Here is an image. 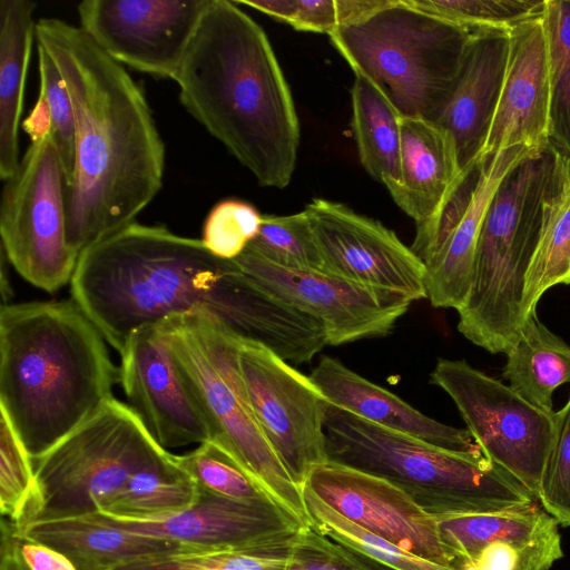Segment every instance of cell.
<instances>
[{
    "label": "cell",
    "mask_w": 570,
    "mask_h": 570,
    "mask_svg": "<svg viewBox=\"0 0 570 570\" xmlns=\"http://www.w3.org/2000/svg\"><path fill=\"white\" fill-rule=\"evenodd\" d=\"M176 461L200 490L239 502L277 504L224 448L212 440L176 455Z\"/></svg>",
    "instance_id": "obj_34"
},
{
    "label": "cell",
    "mask_w": 570,
    "mask_h": 570,
    "mask_svg": "<svg viewBox=\"0 0 570 570\" xmlns=\"http://www.w3.org/2000/svg\"><path fill=\"white\" fill-rule=\"evenodd\" d=\"M561 557V538L556 528L527 542L491 543L458 570H548Z\"/></svg>",
    "instance_id": "obj_40"
},
{
    "label": "cell",
    "mask_w": 570,
    "mask_h": 570,
    "mask_svg": "<svg viewBox=\"0 0 570 570\" xmlns=\"http://www.w3.org/2000/svg\"><path fill=\"white\" fill-rule=\"evenodd\" d=\"M402 188L394 203L421 226L433 220L463 171L452 136L435 121L400 116Z\"/></svg>",
    "instance_id": "obj_23"
},
{
    "label": "cell",
    "mask_w": 570,
    "mask_h": 570,
    "mask_svg": "<svg viewBox=\"0 0 570 570\" xmlns=\"http://www.w3.org/2000/svg\"><path fill=\"white\" fill-rule=\"evenodd\" d=\"M185 109L263 187L285 188L299 147L292 91L263 28L212 0L174 79Z\"/></svg>",
    "instance_id": "obj_3"
},
{
    "label": "cell",
    "mask_w": 570,
    "mask_h": 570,
    "mask_svg": "<svg viewBox=\"0 0 570 570\" xmlns=\"http://www.w3.org/2000/svg\"><path fill=\"white\" fill-rule=\"evenodd\" d=\"M303 487L362 529L416 557L455 569L440 540L435 517L393 484L325 461L309 472Z\"/></svg>",
    "instance_id": "obj_18"
},
{
    "label": "cell",
    "mask_w": 570,
    "mask_h": 570,
    "mask_svg": "<svg viewBox=\"0 0 570 570\" xmlns=\"http://www.w3.org/2000/svg\"><path fill=\"white\" fill-rule=\"evenodd\" d=\"M106 342L72 298L1 305L0 411L32 459L114 397Z\"/></svg>",
    "instance_id": "obj_4"
},
{
    "label": "cell",
    "mask_w": 570,
    "mask_h": 570,
    "mask_svg": "<svg viewBox=\"0 0 570 570\" xmlns=\"http://www.w3.org/2000/svg\"><path fill=\"white\" fill-rule=\"evenodd\" d=\"M540 149L515 146L482 156L463 173L438 216L415 226L411 248L426 266V293L434 307L459 311L464 305L479 234L493 194L515 165Z\"/></svg>",
    "instance_id": "obj_12"
},
{
    "label": "cell",
    "mask_w": 570,
    "mask_h": 570,
    "mask_svg": "<svg viewBox=\"0 0 570 570\" xmlns=\"http://www.w3.org/2000/svg\"><path fill=\"white\" fill-rule=\"evenodd\" d=\"M247 247L286 268L325 273L323 257L304 209L289 215H263L259 230Z\"/></svg>",
    "instance_id": "obj_35"
},
{
    "label": "cell",
    "mask_w": 570,
    "mask_h": 570,
    "mask_svg": "<svg viewBox=\"0 0 570 570\" xmlns=\"http://www.w3.org/2000/svg\"><path fill=\"white\" fill-rule=\"evenodd\" d=\"M236 1V0H235ZM389 0H237L298 31L326 33L353 23Z\"/></svg>",
    "instance_id": "obj_36"
},
{
    "label": "cell",
    "mask_w": 570,
    "mask_h": 570,
    "mask_svg": "<svg viewBox=\"0 0 570 570\" xmlns=\"http://www.w3.org/2000/svg\"><path fill=\"white\" fill-rule=\"evenodd\" d=\"M549 115V61L541 16L509 31L504 79L481 157L515 146L544 147Z\"/></svg>",
    "instance_id": "obj_20"
},
{
    "label": "cell",
    "mask_w": 570,
    "mask_h": 570,
    "mask_svg": "<svg viewBox=\"0 0 570 570\" xmlns=\"http://www.w3.org/2000/svg\"><path fill=\"white\" fill-rule=\"evenodd\" d=\"M285 570H395L351 548L315 528L299 530Z\"/></svg>",
    "instance_id": "obj_41"
},
{
    "label": "cell",
    "mask_w": 570,
    "mask_h": 570,
    "mask_svg": "<svg viewBox=\"0 0 570 570\" xmlns=\"http://www.w3.org/2000/svg\"><path fill=\"white\" fill-rule=\"evenodd\" d=\"M570 185V158L550 141L500 181L478 238L471 286L458 311L471 343L505 353L527 318L525 276L550 210Z\"/></svg>",
    "instance_id": "obj_5"
},
{
    "label": "cell",
    "mask_w": 570,
    "mask_h": 570,
    "mask_svg": "<svg viewBox=\"0 0 570 570\" xmlns=\"http://www.w3.org/2000/svg\"><path fill=\"white\" fill-rule=\"evenodd\" d=\"M66 194L49 130L31 139L0 204L1 250L23 279L48 293L71 282L79 258L67 240Z\"/></svg>",
    "instance_id": "obj_10"
},
{
    "label": "cell",
    "mask_w": 570,
    "mask_h": 570,
    "mask_svg": "<svg viewBox=\"0 0 570 570\" xmlns=\"http://www.w3.org/2000/svg\"><path fill=\"white\" fill-rule=\"evenodd\" d=\"M17 532L13 524L2 519L0 570H29L19 553Z\"/></svg>",
    "instance_id": "obj_46"
},
{
    "label": "cell",
    "mask_w": 570,
    "mask_h": 570,
    "mask_svg": "<svg viewBox=\"0 0 570 570\" xmlns=\"http://www.w3.org/2000/svg\"><path fill=\"white\" fill-rule=\"evenodd\" d=\"M304 210L325 273L411 302L428 298L425 264L392 229L336 200L313 198Z\"/></svg>",
    "instance_id": "obj_16"
},
{
    "label": "cell",
    "mask_w": 570,
    "mask_h": 570,
    "mask_svg": "<svg viewBox=\"0 0 570 570\" xmlns=\"http://www.w3.org/2000/svg\"><path fill=\"white\" fill-rule=\"evenodd\" d=\"M171 456L128 404L112 397L81 426L32 459L41 501L35 521L95 513L135 473Z\"/></svg>",
    "instance_id": "obj_9"
},
{
    "label": "cell",
    "mask_w": 570,
    "mask_h": 570,
    "mask_svg": "<svg viewBox=\"0 0 570 570\" xmlns=\"http://www.w3.org/2000/svg\"><path fill=\"white\" fill-rule=\"evenodd\" d=\"M119 354L127 404L159 445L169 450L212 440L175 360L165 318L134 331Z\"/></svg>",
    "instance_id": "obj_17"
},
{
    "label": "cell",
    "mask_w": 570,
    "mask_h": 570,
    "mask_svg": "<svg viewBox=\"0 0 570 570\" xmlns=\"http://www.w3.org/2000/svg\"><path fill=\"white\" fill-rule=\"evenodd\" d=\"M431 383L454 402L483 455L538 499L556 432V412L524 400L510 385L464 360L439 358Z\"/></svg>",
    "instance_id": "obj_11"
},
{
    "label": "cell",
    "mask_w": 570,
    "mask_h": 570,
    "mask_svg": "<svg viewBox=\"0 0 570 570\" xmlns=\"http://www.w3.org/2000/svg\"><path fill=\"white\" fill-rule=\"evenodd\" d=\"M330 404L373 424L410 435L439 449L483 455L466 429L441 423L350 370L331 356H322L308 375Z\"/></svg>",
    "instance_id": "obj_21"
},
{
    "label": "cell",
    "mask_w": 570,
    "mask_h": 570,
    "mask_svg": "<svg viewBox=\"0 0 570 570\" xmlns=\"http://www.w3.org/2000/svg\"><path fill=\"white\" fill-rule=\"evenodd\" d=\"M435 521L440 540L456 570L491 543L531 541L558 528L559 523L539 500L505 511L439 515Z\"/></svg>",
    "instance_id": "obj_28"
},
{
    "label": "cell",
    "mask_w": 570,
    "mask_h": 570,
    "mask_svg": "<svg viewBox=\"0 0 570 570\" xmlns=\"http://www.w3.org/2000/svg\"><path fill=\"white\" fill-rule=\"evenodd\" d=\"M328 37L353 72L370 79L400 116L436 121L473 32L406 0H389Z\"/></svg>",
    "instance_id": "obj_7"
},
{
    "label": "cell",
    "mask_w": 570,
    "mask_h": 570,
    "mask_svg": "<svg viewBox=\"0 0 570 570\" xmlns=\"http://www.w3.org/2000/svg\"><path fill=\"white\" fill-rule=\"evenodd\" d=\"M18 533L58 550L77 570H114L136 559L181 550L174 542L112 525L95 513L37 520Z\"/></svg>",
    "instance_id": "obj_24"
},
{
    "label": "cell",
    "mask_w": 570,
    "mask_h": 570,
    "mask_svg": "<svg viewBox=\"0 0 570 570\" xmlns=\"http://www.w3.org/2000/svg\"><path fill=\"white\" fill-rule=\"evenodd\" d=\"M238 362L259 428L303 489L309 472L326 461L324 419L330 402L308 376L262 344L242 337Z\"/></svg>",
    "instance_id": "obj_13"
},
{
    "label": "cell",
    "mask_w": 570,
    "mask_h": 570,
    "mask_svg": "<svg viewBox=\"0 0 570 570\" xmlns=\"http://www.w3.org/2000/svg\"><path fill=\"white\" fill-rule=\"evenodd\" d=\"M212 0H85L79 27L111 59L175 79Z\"/></svg>",
    "instance_id": "obj_15"
},
{
    "label": "cell",
    "mask_w": 570,
    "mask_h": 570,
    "mask_svg": "<svg viewBox=\"0 0 570 570\" xmlns=\"http://www.w3.org/2000/svg\"><path fill=\"white\" fill-rule=\"evenodd\" d=\"M550 115L549 141L570 158V0H546Z\"/></svg>",
    "instance_id": "obj_30"
},
{
    "label": "cell",
    "mask_w": 570,
    "mask_h": 570,
    "mask_svg": "<svg viewBox=\"0 0 570 570\" xmlns=\"http://www.w3.org/2000/svg\"><path fill=\"white\" fill-rule=\"evenodd\" d=\"M263 215L249 203L224 199L207 215L202 242L215 256L233 261L257 235Z\"/></svg>",
    "instance_id": "obj_39"
},
{
    "label": "cell",
    "mask_w": 570,
    "mask_h": 570,
    "mask_svg": "<svg viewBox=\"0 0 570 570\" xmlns=\"http://www.w3.org/2000/svg\"><path fill=\"white\" fill-rule=\"evenodd\" d=\"M411 6L470 31H507L541 17L546 0H406Z\"/></svg>",
    "instance_id": "obj_37"
},
{
    "label": "cell",
    "mask_w": 570,
    "mask_h": 570,
    "mask_svg": "<svg viewBox=\"0 0 570 570\" xmlns=\"http://www.w3.org/2000/svg\"><path fill=\"white\" fill-rule=\"evenodd\" d=\"M311 525L334 541L395 570H456L416 557L338 514L303 487Z\"/></svg>",
    "instance_id": "obj_33"
},
{
    "label": "cell",
    "mask_w": 570,
    "mask_h": 570,
    "mask_svg": "<svg viewBox=\"0 0 570 570\" xmlns=\"http://www.w3.org/2000/svg\"><path fill=\"white\" fill-rule=\"evenodd\" d=\"M351 98V125L360 161L394 200L402 188L400 115L363 75L354 73Z\"/></svg>",
    "instance_id": "obj_27"
},
{
    "label": "cell",
    "mask_w": 570,
    "mask_h": 570,
    "mask_svg": "<svg viewBox=\"0 0 570 570\" xmlns=\"http://www.w3.org/2000/svg\"><path fill=\"white\" fill-rule=\"evenodd\" d=\"M30 0L0 1V178L4 181L17 170L19 126L28 66L36 39Z\"/></svg>",
    "instance_id": "obj_25"
},
{
    "label": "cell",
    "mask_w": 570,
    "mask_h": 570,
    "mask_svg": "<svg viewBox=\"0 0 570 570\" xmlns=\"http://www.w3.org/2000/svg\"><path fill=\"white\" fill-rule=\"evenodd\" d=\"M538 500L559 523L570 525V395L556 412V432Z\"/></svg>",
    "instance_id": "obj_42"
},
{
    "label": "cell",
    "mask_w": 570,
    "mask_h": 570,
    "mask_svg": "<svg viewBox=\"0 0 570 570\" xmlns=\"http://www.w3.org/2000/svg\"><path fill=\"white\" fill-rule=\"evenodd\" d=\"M504 354L502 376L509 385L532 405L554 413V391L570 384V345L540 321L535 309Z\"/></svg>",
    "instance_id": "obj_26"
},
{
    "label": "cell",
    "mask_w": 570,
    "mask_h": 570,
    "mask_svg": "<svg viewBox=\"0 0 570 570\" xmlns=\"http://www.w3.org/2000/svg\"><path fill=\"white\" fill-rule=\"evenodd\" d=\"M233 262L267 293L318 320L328 345L386 336L412 303L324 272L276 265L248 247Z\"/></svg>",
    "instance_id": "obj_14"
},
{
    "label": "cell",
    "mask_w": 570,
    "mask_h": 570,
    "mask_svg": "<svg viewBox=\"0 0 570 570\" xmlns=\"http://www.w3.org/2000/svg\"><path fill=\"white\" fill-rule=\"evenodd\" d=\"M184 379L224 448L302 528L311 527L303 489L269 445L252 410L242 377V337L205 313L165 318Z\"/></svg>",
    "instance_id": "obj_8"
},
{
    "label": "cell",
    "mask_w": 570,
    "mask_h": 570,
    "mask_svg": "<svg viewBox=\"0 0 570 570\" xmlns=\"http://www.w3.org/2000/svg\"><path fill=\"white\" fill-rule=\"evenodd\" d=\"M199 489L176 455L135 473L97 512L125 521H157L189 508Z\"/></svg>",
    "instance_id": "obj_29"
},
{
    "label": "cell",
    "mask_w": 570,
    "mask_h": 570,
    "mask_svg": "<svg viewBox=\"0 0 570 570\" xmlns=\"http://www.w3.org/2000/svg\"><path fill=\"white\" fill-rule=\"evenodd\" d=\"M296 537L242 548L180 550L171 554L212 570H285Z\"/></svg>",
    "instance_id": "obj_43"
},
{
    "label": "cell",
    "mask_w": 570,
    "mask_h": 570,
    "mask_svg": "<svg viewBox=\"0 0 570 570\" xmlns=\"http://www.w3.org/2000/svg\"><path fill=\"white\" fill-rule=\"evenodd\" d=\"M75 116V167L66 194L67 240L79 255L135 222L163 186L165 145L141 88L83 32L37 21Z\"/></svg>",
    "instance_id": "obj_1"
},
{
    "label": "cell",
    "mask_w": 570,
    "mask_h": 570,
    "mask_svg": "<svg viewBox=\"0 0 570 570\" xmlns=\"http://www.w3.org/2000/svg\"><path fill=\"white\" fill-rule=\"evenodd\" d=\"M40 92L38 101L45 107L50 134L62 166L67 188L75 167V116L62 77L47 50L37 43Z\"/></svg>",
    "instance_id": "obj_38"
},
{
    "label": "cell",
    "mask_w": 570,
    "mask_h": 570,
    "mask_svg": "<svg viewBox=\"0 0 570 570\" xmlns=\"http://www.w3.org/2000/svg\"><path fill=\"white\" fill-rule=\"evenodd\" d=\"M509 32L473 31L454 90L435 121L452 136L464 173L481 157L499 101Z\"/></svg>",
    "instance_id": "obj_22"
},
{
    "label": "cell",
    "mask_w": 570,
    "mask_h": 570,
    "mask_svg": "<svg viewBox=\"0 0 570 570\" xmlns=\"http://www.w3.org/2000/svg\"><path fill=\"white\" fill-rule=\"evenodd\" d=\"M326 461L380 478L431 515L512 510L538 500L484 455L445 451L328 404Z\"/></svg>",
    "instance_id": "obj_6"
},
{
    "label": "cell",
    "mask_w": 570,
    "mask_h": 570,
    "mask_svg": "<svg viewBox=\"0 0 570 570\" xmlns=\"http://www.w3.org/2000/svg\"><path fill=\"white\" fill-rule=\"evenodd\" d=\"M70 293L118 353L134 331L190 313L209 314L252 340L267 297L202 239L137 222L80 253Z\"/></svg>",
    "instance_id": "obj_2"
},
{
    "label": "cell",
    "mask_w": 570,
    "mask_h": 570,
    "mask_svg": "<svg viewBox=\"0 0 570 570\" xmlns=\"http://www.w3.org/2000/svg\"><path fill=\"white\" fill-rule=\"evenodd\" d=\"M557 285H570V185L554 202L527 272V316L537 309L541 296Z\"/></svg>",
    "instance_id": "obj_32"
},
{
    "label": "cell",
    "mask_w": 570,
    "mask_h": 570,
    "mask_svg": "<svg viewBox=\"0 0 570 570\" xmlns=\"http://www.w3.org/2000/svg\"><path fill=\"white\" fill-rule=\"evenodd\" d=\"M95 514L118 528L174 542L181 550H220L284 541L303 529L277 504L239 502L200 489L189 508L157 521H125Z\"/></svg>",
    "instance_id": "obj_19"
},
{
    "label": "cell",
    "mask_w": 570,
    "mask_h": 570,
    "mask_svg": "<svg viewBox=\"0 0 570 570\" xmlns=\"http://www.w3.org/2000/svg\"><path fill=\"white\" fill-rule=\"evenodd\" d=\"M114 570H212L194 564L173 554L140 558L116 567Z\"/></svg>",
    "instance_id": "obj_45"
},
{
    "label": "cell",
    "mask_w": 570,
    "mask_h": 570,
    "mask_svg": "<svg viewBox=\"0 0 570 570\" xmlns=\"http://www.w3.org/2000/svg\"><path fill=\"white\" fill-rule=\"evenodd\" d=\"M19 553L29 570H77L73 563L58 550L26 539L18 532Z\"/></svg>",
    "instance_id": "obj_44"
},
{
    "label": "cell",
    "mask_w": 570,
    "mask_h": 570,
    "mask_svg": "<svg viewBox=\"0 0 570 570\" xmlns=\"http://www.w3.org/2000/svg\"><path fill=\"white\" fill-rule=\"evenodd\" d=\"M0 413V510L20 532L38 518L40 492L30 453Z\"/></svg>",
    "instance_id": "obj_31"
}]
</instances>
